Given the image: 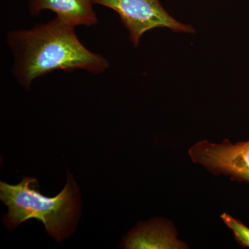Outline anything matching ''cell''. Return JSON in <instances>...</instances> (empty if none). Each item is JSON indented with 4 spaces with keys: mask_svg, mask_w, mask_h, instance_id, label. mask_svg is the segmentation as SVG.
Masks as SVG:
<instances>
[{
    "mask_svg": "<svg viewBox=\"0 0 249 249\" xmlns=\"http://www.w3.org/2000/svg\"><path fill=\"white\" fill-rule=\"evenodd\" d=\"M75 27L55 19L29 29L10 31L6 42L14 54L12 73L23 88L52 72L85 70L99 75L109 62L81 43Z\"/></svg>",
    "mask_w": 249,
    "mask_h": 249,
    "instance_id": "obj_1",
    "label": "cell"
},
{
    "mask_svg": "<svg viewBox=\"0 0 249 249\" xmlns=\"http://www.w3.org/2000/svg\"><path fill=\"white\" fill-rule=\"evenodd\" d=\"M38 186L37 179L31 178H24L17 185L0 182V199L9 209L4 224L11 231L28 219H37L49 235L61 241L79 209L76 185L68 175L66 186L53 197L41 194Z\"/></svg>",
    "mask_w": 249,
    "mask_h": 249,
    "instance_id": "obj_2",
    "label": "cell"
},
{
    "mask_svg": "<svg viewBox=\"0 0 249 249\" xmlns=\"http://www.w3.org/2000/svg\"><path fill=\"white\" fill-rule=\"evenodd\" d=\"M115 11L129 32L134 47L139 46L142 36L156 28H168L175 32L195 34L194 28L172 17L160 4V0H92Z\"/></svg>",
    "mask_w": 249,
    "mask_h": 249,
    "instance_id": "obj_3",
    "label": "cell"
},
{
    "mask_svg": "<svg viewBox=\"0 0 249 249\" xmlns=\"http://www.w3.org/2000/svg\"><path fill=\"white\" fill-rule=\"evenodd\" d=\"M191 160L214 175H224L249 183V140L235 144L196 142L188 150Z\"/></svg>",
    "mask_w": 249,
    "mask_h": 249,
    "instance_id": "obj_4",
    "label": "cell"
},
{
    "mask_svg": "<svg viewBox=\"0 0 249 249\" xmlns=\"http://www.w3.org/2000/svg\"><path fill=\"white\" fill-rule=\"evenodd\" d=\"M92 0H29V10L34 16L48 10L56 19L73 27H91L98 24Z\"/></svg>",
    "mask_w": 249,
    "mask_h": 249,
    "instance_id": "obj_5",
    "label": "cell"
},
{
    "mask_svg": "<svg viewBox=\"0 0 249 249\" xmlns=\"http://www.w3.org/2000/svg\"><path fill=\"white\" fill-rule=\"evenodd\" d=\"M126 249H186V245L177 238L171 225L164 221L152 220L139 225L129 232L124 241Z\"/></svg>",
    "mask_w": 249,
    "mask_h": 249,
    "instance_id": "obj_6",
    "label": "cell"
},
{
    "mask_svg": "<svg viewBox=\"0 0 249 249\" xmlns=\"http://www.w3.org/2000/svg\"><path fill=\"white\" fill-rule=\"evenodd\" d=\"M221 218L224 224L233 232L237 242L243 247L249 248V228L227 213H223Z\"/></svg>",
    "mask_w": 249,
    "mask_h": 249,
    "instance_id": "obj_7",
    "label": "cell"
}]
</instances>
